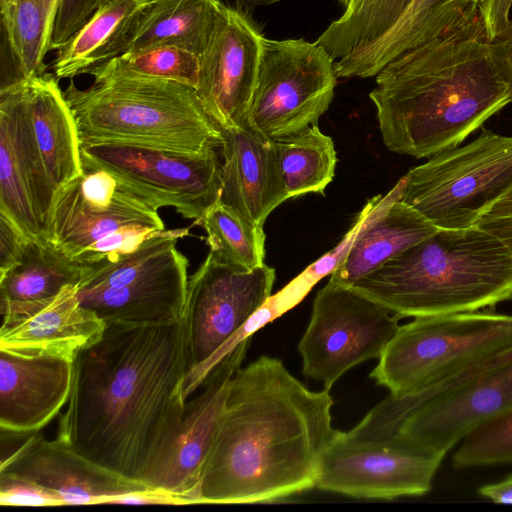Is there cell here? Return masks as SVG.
Returning <instances> with one entry per match:
<instances>
[{
	"label": "cell",
	"mask_w": 512,
	"mask_h": 512,
	"mask_svg": "<svg viewBox=\"0 0 512 512\" xmlns=\"http://www.w3.org/2000/svg\"><path fill=\"white\" fill-rule=\"evenodd\" d=\"M189 372L184 320L107 324L74 359L57 438L90 460L143 482L184 413Z\"/></svg>",
	"instance_id": "6da1fadb"
},
{
	"label": "cell",
	"mask_w": 512,
	"mask_h": 512,
	"mask_svg": "<svg viewBox=\"0 0 512 512\" xmlns=\"http://www.w3.org/2000/svg\"><path fill=\"white\" fill-rule=\"evenodd\" d=\"M332 397L312 391L275 357L232 377L196 504L272 502L316 487L336 430Z\"/></svg>",
	"instance_id": "7a4b0ae2"
},
{
	"label": "cell",
	"mask_w": 512,
	"mask_h": 512,
	"mask_svg": "<svg viewBox=\"0 0 512 512\" xmlns=\"http://www.w3.org/2000/svg\"><path fill=\"white\" fill-rule=\"evenodd\" d=\"M369 97L395 153L431 157L457 147L512 103L510 38H492L481 13L384 66Z\"/></svg>",
	"instance_id": "3957f363"
},
{
	"label": "cell",
	"mask_w": 512,
	"mask_h": 512,
	"mask_svg": "<svg viewBox=\"0 0 512 512\" xmlns=\"http://www.w3.org/2000/svg\"><path fill=\"white\" fill-rule=\"evenodd\" d=\"M350 287L399 319L478 311L512 300V254L476 226L438 229Z\"/></svg>",
	"instance_id": "277c9868"
},
{
	"label": "cell",
	"mask_w": 512,
	"mask_h": 512,
	"mask_svg": "<svg viewBox=\"0 0 512 512\" xmlns=\"http://www.w3.org/2000/svg\"><path fill=\"white\" fill-rule=\"evenodd\" d=\"M81 147L116 144L201 155L221 148V128L194 87L174 81L117 77L63 91Z\"/></svg>",
	"instance_id": "5b68a950"
},
{
	"label": "cell",
	"mask_w": 512,
	"mask_h": 512,
	"mask_svg": "<svg viewBox=\"0 0 512 512\" xmlns=\"http://www.w3.org/2000/svg\"><path fill=\"white\" fill-rule=\"evenodd\" d=\"M407 397L391 394L351 430H336L323 454L316 488L355 498L419 496L432 487L446 455L428 451L400 431Z\"/></svg>",
	"instance_id": "8992f818"
},
{
	"label": "cell",
	"mask_w": 512,
	"mask_h": 512,
	"mask_svg": "<svg viewBox=\"0 0 512 512\" xmlns=\"http://www.w3.org/2000/svg\"><path fill=\"white\" fill-rule=\"evenodd\" d=\"M512 347V315L471 311L399 325L370 377L395 397L436 388Z\"/></svg>",
	"instance_id": "52a82bcc"
},
{
	"label": "cell",
	"mask_w": 512,
	"mask_h": 512,
	"mask_svg": "<svg viewBox=\"0 0 512 512\" xmlns=\"http://www.w3.org/2000/svg\"><path fill=\"white\" fill-rule=\"evenodd\" d=\"M188 235L189 228L164 229L124 258L89 267L78 285L80 304L106 325L182 320L189 262L177 242Z\"/></svg>",
	"instance_id": "ba28073f"
},
{
	"label": "cell",
	"mask_w": 512,
	"mask_h": 512,
	"mask_svg": "<svg viewBox=\"0 0 512 512\" xmlns=\"http://www.w3.org/2000/svg\"><path fill=\"white\" fill-rule=\"evenodd\" d=\"M401 200L438 229H465L512 187V136L482 129L403 176Z\"/></svg>",
	"instance_id": "9c48e42d"
},
{
	"label": "cell",
	"mask_w": 512,
	"mask_h": 512,
	"mask_svg": "<svg viewBox=\"0 0 512 512\" xmlns=\"http://www.w3.org/2000/svg\"><path fill=\"white\" fill-rule=\"evenodd\" d=\"M275 270L265 264L246 269L210 251L188 279L183 320L189 372L185 401L226 353L243 337L244 328L271 296Z\"/></svg>",
	"instance_id": "30bf717a"
},
{
	"label": "cell",
	"mask_w": 512,
	"mask_h": 512,
	"mask_svg": "<svg viewBox=\"0 0 512 512\" xmlns=\"http://www.w3.org/2000/svg\"><path fill=\"white\" fill-rule=\"evenodd\" d=\"M337 78L335 60L316 41L263 37L247 127L276 139L317 125Z\"/></svg>",
	"instance_id": "8fae6325"
},
{
	"label": "cell",
	"mask_w": 512,
	"mask_h": 512,
	"mask_svg": "<svg viewBox=\"0 0 512 512\" xmlns=\"http://www.w3.org/2000/svg\"><path fill=\"white\" fill-rule=\"evenodd\" d=\"M399 318L351 287L331 282L316 294L298 349L306 377L330 390L354 366L384 352Z\"/></svg>",
	"instance_id": "7c38bea8"
},
{
	"label": "cell",
	"mask_w": 512,
	"mask_h": 512,
	"mask_svg": "<svg viewBox=\"0 0 512 512\" xmlns=\"http://www.w3.org/2000/svg\"><path fill=\"white\" fill-rule=\"evenodd\" d=\"M82 172L56 194L48 239L74 258L132 225L164 230L159 207L135 186L81 153Z\"/></svg>",
	"instance_id": "4fadbf2b"
},
{
	"label": "cell",
	"mask_w": 512,
	"mask_h": 512,
	"mask_svg": "<svg viewBox=\"0 0 512 512\" xmlns=\"http://www.w3.org/2000/svg\"><path fill=\"white\" fill-rule=\"evenodd\" d=\"M81 153L135 186L159 208L172 207L183 218L198 220L222 191L216 149L201 155L128 145L81 147Z\"/></svg>",
	"instance_id": "5bb4252c"
},
{
	"label": "cell",
	"mask_w": 512,
	"mask_h": 512,
	"mask_svg": "<svg viewBox=\"0 0 512 512\" xmlns=\"http://www.w3.org/2000/svg\"><path fill=\"white\" fill-rule=\"evenodd\" d=\"M24 81L0 87V214L26 238L49 240L57 188L28 116Z\"/></svg>",
	"instance_id": "9a60e30c"
},
{
	"label": "cell",
	"mask_w": 512,
	"mask_h": 512,
	"mask_svg": "<svg viewBox=\"0 0 512 512\" xmlns=\"http://www.w3.org/2000/svg\"><path fill=\"white\" fill-rule=\"evenodd\" d=\"M251 335L240 339L216 364L199 388L187 400L181 421L151 465L143 483L186 498L196 504V496L209 456L228 387L241 368Z\"/></svg>",
	"instance_id": "2e32d148"
},
{
	"label": "cell",
	"mask_w": 512,
	"mask_h": 512,
	"mask_svg": "<svg viewBox=\"0 0 512 512\" xmlns=\"http://www.w3.org/2000/svg\"><path fill=\"white\" fill-rule=\"evenodd\" d=\"M263 37L242 11L224 5L211 39L198 57L195 91L221 129L247 126Z\"/></svg>",
	"instance_id": "e0dca14e"
},
{
	"label": "cell",
	"mask_w": 512,
	"mask_h": 512,
	"mask_svg": "<svg viewBox=\"0 0 512 512\" xmlns=\"http://www.w3.org/2000/svg\"><path fill=\"white\" fill-rule=\"evenodd\" d=\"M418 397L399 431L416 445L446 455L483 419L512 405V363Z\"/></svg>",
	"instance_id": "ac0fdd59"
},
{
	"label": "cell",
	"mask_w": 512,
	"mask_h": 512,
	"mask_svg": "<svg viewBox=\"0 0 512 512\" xmlns=\"http://www.w3.org/2000/svg\"><path fill=\"white\" fill-rule=\"evenodd\" d=\"M0 471L25 477L60 496L64 505L109 504L118 496L151 487L78 453L65 441L33 432Z\"/></svg>",
	"instance_id": "d6986e66"
},
{
	"label": "cell",
	"mask_w": 512,
	"mask_h": 512,
	"mask_svg": "<svg viewBox=\"0 0 512 512\" xmlns=\"http://www.w3.org/2000/svg\"><path fill=\"white\" fill-rule=\"evenodd\" d=\"M78 285L32 302H0V349L50 354L74 360L97 341L106 324L80 304Z\"/></svg>",
	"instance_id": "ffe728a7"
},
{
	"label": "cell",
	"mask_w": 512,
	"mask_h": 512,
	"mask_svg": "<svg viewBox=\"0 0 512 512\" xmlns=\"http://www.w3.org/2000/svg\"><path fill=\"white\" fill-rule=\"evenodd\" d=\"M74 360L0 349V428L38 432L68 402Z\"/></svg>",
	"instance_id": "44dd1931"
},
{
	"label": "cell",
	"mask_w": 512,
	"mask_h": 512,
	"mask_svg": "<svg viewBox=\"0 0 512 512\" xmlns=\"http://www.w3.org/2000/svg\"><path fill=\"white\" fill-rule=\"evenodd\" d=\"M403 186L404 177L386 196L368 203L349 233V248L331 272V282L350 287L438 230L401 200Z\"/></svg>",
	"instance_id": "7402d4cb"
},
{
	"label": "cell",
	"mask_w": 512,
	"mask_h": 512,
	"mask_svg": "<svg viewBox=\"0 0 512 512\" xmlns=\"http://www.w3.org/2000/svg\"><path fill=\"white\" fill-rule=\"evenodd\" d=\"M221 130L224 161L220 201L263 226L270 213L288 199L273 139L247 126Z\"/></svg>",
	"instance_id": "603a6c76"
},
{
	"label": "cell",
	"mask_w": 512,
	"mask_h": 512,
	"mask_svg": "<svg viewBox=\"0 0 512 512\" xmlns=\"http://www.w3.org/2000/svg\"><path fill=\"white\" fill-rule=\"evenodd\" d=\"M484 0H411L382 37L335 62L338 78L376 76L389 62L471 20Z\"/></svg>",
	"instance_id": "cb8c5ba5"
},
{
	"label": "cell",
	"mask_w": 512,
	"mask_h": 512,
	"mask_svg": "<svg viewBox=\"0 0 512 512\" xmlns=\"http://www.w3.org/2000/svg\"><path fill=\"white\" fill-rule=\"evenodd\" d=\"M24 98L46 169L58 191L82 172L81 144L73 113L54 73L25 80Z\"/></svg>",
	"instance_id": "d4e9b609"
},
{
	"label": "cell",
	"mask_w": 512,
	"mask_h": 512,
	"mask_svg": "<svg viewBox=\"0 0 512 512\" xmlns=\"http://www.w3.org/2000/svg\"><path fill=\"white\" fill-rule=\"evenodd\" d=\"M223 7L220 0H147L129 30L123 53L177 47L199 57Z\"/></svg>",
	"instance_id": "484cf974"
},
{
	"label": "cell",
	"mask_w": 512,
	"mask_h": 512,
	"mask_svg": "<svg viewBox=\"0 0 512 512\" xmlns=\"http://www.w3.org/2000/svg\"><path fill=\"white\" fill-rule=\"evenodd\" d=\"M147 0H112L57 50L53 73L58 79L92 74L123 53L129 30Z\"/></svg>",
	"instance_id": "4316f807"
},
{
	"label": "cell",
	"mask_w": 512,
	"mask_h": 512,
	"mask_svg": "<svg viewBox=\"0 0 512 512\" xmlns=\"http://www.w3.org/2000/svg\"><path fill=\"white\" fill-rule=\"evenodd\" d=\"M60 0H0L2 50L12 67L11 82L41 75Z\"/></svg>",
	"instance_id": "83f0119b"
},
{
	"label": "cell",
	"mask_w": 512,
	"mask_h": 512,
	"mask_svg": "<svg viewBox=\"0 0 512 512\" xmlns=\"http://www.w3.org/2000/svg\"><path fill=\"white\" fill-rule=\"evenodd\" d=\"M88 270L50 240L29 238L19 259L0 272V302L51 298L67 285H79Z\"/></svg>",
	"instance_id": "f1b7e54d"
},
{
	"label": "cell",
	"mask_w": 512,
	"mask_h": 512,
	"mask_svg": "<svg viewBox=\"0 0 512 512\" xmlns=\"http://www.w3.org/2000/svg\"><path fill=\"white\" fill-rule=\"evenodd\" d=\"M278 169L288 199L323 193L333 180L337 162L334 142L311 125L273 139Z\"/></svg>",
	"instance_id": "f546056e"
},
{
	"label": "cell",
	"mask_w": 512,
	"mask_h": 512,
	"mask_svg": "<svg viewBox=\"0 0 512 512\" xmlns=\"http://www.w3.org/2000/svg\"><path fill=\"white\" fill-rule=\"evenodd\" d=\"M411 0H353L344 13L318 37L336 61L382 37L397 22Z\"/></svg>",
	"instance_id": "4dcf8cb0"
},
{
	"label": "cell",
	"mask_w": 512,
	"mask_h": 512,
	"mask_svg": "<svg viewBox=\"0 0 512 512\" xmlns=\"http://www.w3.org/2000/svg\"><path fill=\"white\" fill-rule=\"evenodd\" d=\"M194 224L205 230L210 251L225 261L246 269L264 264L263 226L255 224L220 200Z\"/></svg>",
	"instance_id": "1f68e13d"
},
{
	"label": "cell",
	"mask_w": 512,
	"mask_h": 512,
	"mask_svg": "<svg viewBox=\"0 0 512 512\" xmlns=\"http://www.w3.org/2000/svg\"><path fill=\"white\" fill-rule=\"evenodd\" d=\"M94 81L117 77H137L174 81L196 87L199 58L177 47H158L136 53H123L91 74Z\"/></svg>",
	"instance_id": "d6a6232c"
},
{
	"label": "cell",
	"mask_w": 512,
	"mask_h": 512,
	"mask_svg": "<svg viewBox=\"0 0 512 512\" xmlns=\"http://www.w3.org/2000/svg\"><path fill=\"white\" fill-rule=\"evenodd\" d=\"M457 469L512 463V405L483 419L452 458Z\"/></svg>",
	"instance_id": "836d02e7"
},
{
	"label": "cell",
	"mask_w": 512,
	"mask_h": 512,
	"mask_svg": "<svg viewBox=\"0 0 512 512\" xmlns=\"http://www.w3.org/2000/svg\"><path fill=\"white\" fill-rule=\"evenodd\" d=\"M2 506H62L59 495L20 475L0 471Z\"/></svg>",
	"instance_id": "e575fe53"
},
{
	"label": "cell",
	"mask_w": 512,
	"mask_h": 512,
	"mask_svg": "<svg viewBox=\"0 0 512 512\" xmlns=\"http://www.w3.org/2000/svg\"><path fill=\"white\" fill-rule=\"evenodd\" d=\"M95 12L94 0H60L51 50L64 45Z\"/></svg>",
	"instance_id": "d590c367"
},
{
	"label": "cell",
	"mask_w": 512,
	"mask_h": 512,
	"mask_svg": "<svg viewBox=\"0 0 512 512\" xmlns=\"http://www.w3.org/2000/svg\"><path fill=\"white\" fill-rule=\"evenodd\" d=\"M475 226L498 238L512 254V187L480 217Z\"/></svg>",
	"instance_id": "8d00e7d4"
},
{
	"label": "cell",
	"mask_w": 512,
	"mask_h": 512,
	"mask_svg": "<svg viewBox=\"0 0 512 512\" xmlns=\"http://www.w3.org/2000/svg\"><path fill=\"white\" fill-rule=\"evenodd\" d=\"M480 10L492 38H511L512 0H484Z\"/></svg>",
	"instance_id": "74e56055"
},
{
	"label": "cell",
	"mask_w": 512,
	"mask_h": 512,
	"mask_svg": "<svg viewBox=\"0 0 512 512\" xmlns=\"http://www.w3.org/2000/svg\"><path fill=\"white\" fill-rule=\"evenodd\" d=\"M27 239L8 218L0 214V272L19 259Z\"/></svg>",
	"instance_id": "f35d334b"
},
{
	"label": "cell",
	"mask_w": 512,
	"mask_h": 512,
	"mask_svg": "<svg viewBox=\"0 0 512 512\" xmlns=\"http://www.w3.org/2000/svg\"><path fill=\"white\" fill-rule=\"evenodd\" d=\"M109 504H130V505H143V504H157V505H187L190 502L181 496L171 492L149 488L142 491H136L118 496L110 501Z\"/></svg>",
	"instance_id": "ab89813d"
},
{
	"label": "cell",
	"mask_w": 512,
	"mask_h": 512,
	"mask_svg": "<svg viewBox=\"0 0 512 512\" xmlns=\"http://www.w3.org/2000/svg\"><path fill=\"white\" fill-rule=\"evenodd\" d=\"M510 363H512V347H509V348L499 352L498 354L486 359L485 361H483L473 367L468 368L461 374L450 379L448 382L453 383V382L465 380L467 378L479 375L481 373L506 366Z\"/></svg>",
	"instance_id": "60d3db41"
},
{
	"label": "cell",
	"mask_w": 512,
	"mask_h": 512,
	"mask_svg": "<svg viewBox=\"0 0 512 512\" xmlns=\"http://www.w3.org/2000/svg\"><path fill=\"white\" fill-rule=\"evenodd\" d=\"M478 492L494 503L512 504V475L498 483L483 485Z\"/></svg>",
	"instance_id": "b9f144b4"
},
{
	"label": "cell",
	"mask_w": 512,
	"mask_h": 512,
	"mask_svg": "<svg viewBox=\"0 0 512 512\" xmlns=\"http://www.w3.org/2000/svg\"><path fill=\"white\" fill-rule=\"evenodd\" d=\"M281 0H235L238 8H254L257 6H266Z\"/></svg>",
	"instance_id": "7bdbcfd3"
},
{
	"label": "cell",
	"mask_w": 512,
	"mask_h": 512,
	"mask_svg": "<svg viewBox=\"0 0 512 512\" xmlns=\"http://www.w3.org/2000/svg\"><path fill=\"white\" fill-rule=\"evenodd\" d=\"M112 0H94V4H95V11L102 5L110 2Z\"/></svg>",
	"instance_id": "ee69618b"
},
{
	"label": "cell",
	"mask_w": 512,
	"mask_h": 512,
	"mask_svg": "<svg viewBox=\"0 0 512 512\" xmlns=\"http://www.w3.org/2000/svg\"><path fill=\"white\" fill-rule=\"evenodd\" d=\"M352 1L353 0H339L344 9H346L351 4Z\"/></svg>",
	"instance_id": "f6af8a7d"
},
{
	"label": "cell",
	"mask_w": 512,
	"mask_h": 512,
	"mask_svg": "<svg viewBox=\"0 0 512 512\" xmlns=\"http://www.w3.org/2000/svg\"><path fill=\"white\" fill-rule=\"evenodd\" d=\"M510 40H511V46H512V36H511Z\"/></svg>",
	"instance_id": "bcb514c9"
}]
</instances>
